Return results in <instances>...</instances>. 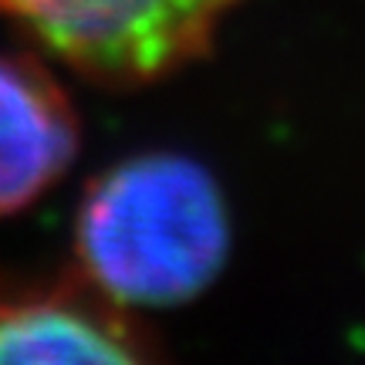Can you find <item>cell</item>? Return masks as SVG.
Wrapping results in <instances>:
<instances>
[{
	"label": "cell",
	"mask_w": 365,
	"mask_h": 365,
	"mask_svg": "<svg viewBox=\"0 0 365 365\" xmlns=\"http://www.w3.org/2000/svg\"><path fill=\"white\" fill-rule=\"evenodd\" d=\"M230 254V213L207 166L143 153L95 176L75 220V267L129 308L203 294Z\"/></svg>",
	"instance_id": "1"
},
{
	"label": "cell",
	"mask_w": 365,
	"mask_h": 365,
	"mask_svg": "<svg viewBox=\"0 0 365 365\" xmlns=\"http://www.w3.org/2000/svg\"><path fill=\"white\" fill-rule=\"evenodd\" d=\"M244 0H0L44 51L78 75L132 88L193 65Z\"/></svg>",
	"instance_id": "2"
},
{
	"label": "cell",
	"mask_w": 365,
	"mask_h": 365,
	"mask_svg": "<svg viewBox=\"0 0 365 365\" xmlns=\"http://www.w3.org/2000/svg\"><path fill=\"white\" fill-rule=\"evenodd\" d=\"M159 359L156 331L78 267L0 274V365H132Z\"/></svg>",
	"instance_id": "3"
},
{
	"label": "cell",
	"mask_w": 365,
	"mask_h": 365,
	"mask_svg": "<svg viewBox=\"0 0 365 365\" xmlns=\"http://www.w3.org/2000/svg\"><path fill=\"white\" fill-rule=\"evenodd\" d=\"M78 112L38 58L0 51V217L31 207L78 156Z\"/></svg>",
	"instance_id": "4"
}]
</instances>
